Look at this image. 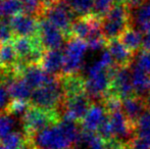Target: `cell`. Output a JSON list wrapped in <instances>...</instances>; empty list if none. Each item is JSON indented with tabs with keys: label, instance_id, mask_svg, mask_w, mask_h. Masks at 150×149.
I'll return each mask as SVG.
<instances>
[{
	"label": "cell",
	"instance_id": "cell-2",
	"mask_svg": "<svg viewBox=\"0 0 150 149\" xmlns=\"http://www.w3.org/2000/svg\"><path fill=\"white\" fill-rule=\"evenodd\" d=\"M65 94L61 84L60 76L39 88L34 89L30 98V104L47 110H55L62 115Z\"/></svg>",
	"mask_w": 150,
	"mask_h": 149
},
{
	"label": "cell",
	"instance_id": "cell-9",
	"mask_svg": "<svg viewBox=\"0 0 150 149\" xmlns=\"http://www.w3.org/2000/svg\"><path fill=\"white\" fill-rule=\"evenodd\" d=\"M110 93L117 95L122 99H126L136 95L133 87L131 66L125 68H117V72L111 80Z\"/></svg>",
	"mask_w": 150,
	"mask_h": 149
},
{
	"label": "cell",
	"instance_id": "cell-33",
	"mask_svg": "<svg viewBox=\"0 0 150 149\" xmlns=\"http://www.w3.org/2000/svg\"><path fill=\"white\" fill-rule=\"evenodd\" d=\"M129 149H150V145L143 138L139 136H134L131 140L127 142Z\"/></svg>",
	"mask_w": 150,
	"mask_h": 149
},
{
	"label": "cell",
	"instance_id": "cell-1",
	"mask_svg": "<svg viewBox=\"0 0 150 149\" xmlns=\"http://www.w3.org/2000/svg\"><path fill=\"white\" fill-rule=\"evenodd\" d=\"M81 134L78 121L61 117L58 123L30 136L28 141L34 149H71Z\"/></svg>",
	"mask_w": 150,
	"mask_h": 149
},
{
	"label": "cell",
	"instance_id": "cell-37",
	"mask_svg": "<svg viewBox=\"0 0 150 149\" xmlns=\"http://www.w3.org/2000/svg\"><path fill=\"white\" fill-rule=\"evenodd\" d=\"M113 1H115V4H124V5L128 6L135 0H113Z\"/></svg>",
	"mask_w": 150,
	"mask_h": 149
},
{
	"label": "cell",
	"instance_id": "cell-11",
	"mask_svg": "<svg viewBox=\"0 0 150 149\" xmlns=\"http://www.w3.org/2000/svg\"><path fill=\"white\" fill-rule=\"evenodd\" d=\"M25 12L10 18L12 30L16 37H36L39 32V20Z\"/></svg>",
	"mask_w": 150,
	"mask_h": 149
},
{
	"label": "cell",
	"instance_id": "cell-18",
	"mask_svg": "<svg viewBox=\"0 0 150 149\" xmlns=\"http://www.w3.org/2000/svg\"><path fill=\"white\" fill-rule=\"evenodd\" d=\"M18 56L13 44H0V68L5 72H16L18 66Z\"/></svg>",
	"mask_w": 150,
	"mask_h": 149
},
{
	"label": "cell",
	"instance_id": "cell-14",
	"mask_svg": "<svg viewBox=\"0 0 150 149\" xmlns=\"http://www.w3.org/2000/svg\"><path fill=\"white\" fill-rule=\"evenodd\" d=\"M107 117L108 113L102 102H93L87 114L82 121V128L84 131L96 132Z\"/></svg>",
	"mask_w": 150,
	"mask_h": 149
},
{
	"label": "cell",
	"instance_id": "cell-32",
	"mask_svg": "<svg viewBox=\"0 0 150 149\" xmlns=\"http://www.w3.org/2000/svg\"><path fill=\"white\" fill-rule=\"evenodd\" d=\"M136 57V61L143 70H145L147 73L150 74V52L145 51V50H141Z\"/></svg>",
	"mask_w": 150,
	"mask_h": 149
},
{
	"label": "cell",
	"instance_id": "cell-3",
	"mask_svg": "<svg viewBox=\"0 0 150 149\" xmlns=\"http://www.w3.org/2000/svg\"><path fill=\"white\" fill-rule=\"evenodd\" d=\"M131 25V11L124 4H115L109 13L101 20V30L107 41L120 38Z\"/></svg>",
	"mask_w": 150,
	"mask_h": 149
},
{
	"label": "cell",
	"instance_id": "cell-39",
	"mask_svg": "<svg viewBox=\"0 0 150 149\" xmlns=\"http://www.w3.org/2000/svg\"><path fill=\"white\" fill-rule=\"evenodd\" d=\"M146 104H147V108L150 110V94L146 97Z\"/></svg>",
	"mask_w": 150,
	"mask_h": 149
},
{
	"label": "cell",
	"instance_id": "cell-21",
	"mask_svg": "<svg viewBox=\"0 0 150 149\" xmlns=\"http://www.w3.org/2000/svg\"><path fill=\"white\" fill-rule=\"evenodd\" d=\"M130 11L131 25L140 30L145 24L150 22V0H144L138 7Z\"/></svg>",
	"mask_w": 150,
	"mask_h": 149
},
{
	"label": "cell",
	"instance_id": "cell-6",
	"mask_svg": "<svg viewBox=\"0 0 150 149\" xmlns=\"http://www.w3.org/2000/svg\"><path fill=\"white\" fill-rule=\"evenodd\" d=\"M74 16L75 13L69 8L67 2L64 0H58L51 7L47 8L42 16L47 18L51 24L57 27L60 31H62L63 34L67 36V38H71V25L75 20Z\"/></svg>",
	"mask_w": 150,
	"mask_h": 149
},
{
	"label": "cell",
	"instance_id": "cell-15",
	"mask_svg": "<svg viewBox=\"0 0 150 149\" xmlns=\"http://www.w3.org/2000/svg\"><path fill=\"white\" fill-rule=\"evenodd\" d=\"M147 109L148 108H147L145 97L134 95L122 99V112L129 119V121L135 126V128L138 119Z\"/></svg>",
	"mask_w": 150,
	"mask_h": 149
},
{
	"label": "cell",
	"instance_id": "cell-20",
	"mask_svg": "<svg viewBox=\"0 0 150 149\" xmlns=\"http://www.w3.org/2000/svg\"><path fill=\"white\" fill-rule=\"evenodd\" d=\"M143 35L139 29L135 27H129L124 33L120 36L119 39L124 43L128 49L137 53L140 51L141 47L143 45Z\"/></svg>",
	"mask_w": 150,
	"mask_h": 149
},
{
	"label": "cell",
	"instance_id": "cell-26",
	"mask_svg": "<svg viewBox=\"0 0 150 149\" xmlns=\"http://www.w3.org/2000/svg\"><path fill=\"white\" fill-rule=\"evenodd\" d=\"M23 5V12L40 18L43 16L44 7L42 0H20Z\"/></svg>",
	"mask_w": 150,
	"mask_h": 149
},
{
	"label": "cell",
	"instance_id": "cell-23",
	"mask_svg": "<svg viewBox=\"0 0 150 149\" xmlns=\"http://www.w3.org/2000/svg\"><path fill=\"white\" fill-rule=\"evenodd\" d=\"M64 1L78 18L92 14L95 0H64Z\"/></svg>",
	"mask_w": 150,
	"mask_h": 149
},
{
	"label": "cell",
	"instance_id": "cell-4",
	"mask_svg": "<svg viewBox=\"0 0 150 149\" xmlns=\"http://www.w3.org/2000/svg\"><path fill=\"white\" fill-rule=\"evenodd\" d=\"M22 119L25 133L29 138L36 132L58 123L61 115L55 110H47L31 105Z\"/></svg>",
	"mask_w": 150,
	"mask_h": 149
},
{
	"label": "cell",
	"instance_id": "cell-10",
	"mask_svg": "<svg viewBox=\"0 0 150 149\" xmlns=\"http://www.w3.org/2000/svg\"><path fill=\"white\" fill-rule=\"evenodd\" d=\"M108 117L112 127L115 138L120 141L128 142L134 136H136V128L129 121L122 109L109 113Z\"/></svg>",
	"mask_w": 150,
	"mask_h": 149
},
{
	"label": "cell",
	"instance_id": "cell-34",
	"mask_svg": "<svg viewBox=\"0 0 150 149\" xmlns=\"http://www.w3.org/2000/svg\"><path fill=\"white\" fill-rule=\"evenodd\" d=\"M105 149H129L127 142L120 141V140L113 138L109 141L105 142Z\"/></svg>",
	"mask_w": 150,
	"mask_h": 149
},
{
	"label": "cell",
	"instance_id": "cell-25",
	"mask_svg": "<svg viewBox=\"0 0 150 149\" xmlns=\"http://www.w3.org/2000/svg\"><path fill=\"white\" fill-rule=\"evenodd\" d=\"M2 144L7 149H21L26 142V136L18 131H14L1 140Z\"/></svg>",
	"mask_w": 150,
	"mask_h": 149
},
{
	"label": "cell",
	"instance_id": "cell-38",
	"mask_svg": "<svg viewBox=\"0 0 150 149\" xmlns=\"http://www.w3.org/2000/svg\"><path fill=\"white\" fill-rule=\"evenodd\" d=\"M21 149H34V148L32 147V145H31V144H30V142L28 141V142H27V143L25 144V145L23 146V147L21 148Z\"/></svg>",
	"mask_w": 150,
	"mask_h": 149
},
{
	"label": "cell",
	"instance_id": "cell-30",
	"mask_svg": "<svg viewBox=\"0 0 150 149\" xmlns=\"http://www.w3.org/2000/svg\"><path fill=\"white\" fill-rule=\"evenodd\" d=\"M12 98L8 91L7 86L4 83L0 84V112H8Z\"/></svg>",
	"mask_w": 150,
	"mask_h": 149
},
{
	"label": "cell",
	"instance_id": "cell-29",
	"mask_svg": "<svg viewBox=\"0 0 150 149\" xmlns=\"http://www.w3.org/2000/svg\"><path fill=\"white\" fill-rule=\"evenodd\" d=\"M31 106L30 103H28V101L25 100H13L12 99L11 103L8 108V112L13 114L16 117H24L25 113L27 112V110L29 109V107Z\"/></svg>",
	"mask_w": 150,
	"mask_h": 149
},
{
	"label": "cell",
	"instance_id": "cell-36",
	"mask_svg": "<svg viewBox=\"0 0 150 149\" xmlns=\"http://www.w3.org/2000/svg\"><path fill=\"white\" fill-rule=\"evenodd\" d=\"M137 136H139V137L143 138V139H144L145 141H146L147 143H148L149 145H150V129H148L147 131H145L144 133L140 134V135H137Z\"/></svg>",
	"mask_w": 150,
	"mask_h": 149
},
{
	"label": "cell",
	"instance_id": "cell-19",
	"mask_svg": "<svg viewBox=\"0 0 150 149\" xmlns=\"http://www.w3.org/2000/svg\"><path fill=\"white\" fill-rule=\"evenodd\" d=\"M61 84L64 90L65 98L78 95V94L86 93V80L82 78L79 74L60 76Z\"/></svg>",
	"mask_w": 150,
	"mask_h": 149
},
{
	"label": "cell",
	"instance_id": "cell-17",
	"mask_svg": "<svg viewBox=\"0 0 150 149\" xmlns=\"http://www.w3.org/2000/svg\"><path fill=\"white\" fill-rule=\"evenodd\" d=\"M63 51L61 49H50L44 52L41 66L52 76H61L63 72Z\"/></svg>",
	"mask_w": 150,
	"mask_h": 149
},
{
	"label": "cell",
	"instance_id": "cell-12",
	"mask_svg": "<svg viewBox=\"0 0 150 149\" xmlns=\"http://www.w3.org/2000/svg\"><path fill=\"white\" fill-rule=\"evenodd\" d=\"M18 75L22 76L33 89L41 87L57 77V76L50 75L42 66H39V64H30V66H24L20 70Z\"/></svg>",
	"mask_w": 150,
	"mask_h": 149
},
{
	"label": "cell",
	"instance_id": "cell-8",
	"mask_svg": "<svg viewBox=\"0 0 150 149\" xmlns=\"http://www.w3.org/2000/svg\"><path fill=\"white\" fill-rule=\"evenodd\" d=\"M65 35L57 27L49 22L47 18L41 16L39 18V32L38 37L45 49H61L64 43Z\"/></svg>",
	"mask_w": 150,
	"mask_h": 149
},
{
	"label": "cell",
	"instance_id": "cell-13",
	"mask_svg": "<svg viewBox=\"0 0 150 149\" xmlns=\"http://www.w3.org/2000/svg\"><path fill=\"white\" fill-rule=\"evenodd\" d=\"M106 48L110 52L115 64L120 68L130 66L134 62L135 56H136L135 53L128 49L119 38L107 42Z\"/></svg>",
	"mask_w": 150,
	"mask_h": 149
},
{
	"label": "cell",
	"instance_id": "cell-7",
	"mask_svg": "<svg viewBox=\"0 0 150 149\" xmlns=\"http://www.w3.org/2000/svg\"><path fill=\"white\" fill-rule=\"evenodd\" d=\"M92 100L87 95V93L78 94L71 97L65 98L62 108L61 117L73 119L75 121H82L88 110L92 105Z\"/></svg>",
	"mask_w": 150,
	"mask_h": 149
},
{
	"label": "cell",
	"instance_id": "cell-28",
	"mask_svg": "<svg viewBox=\"0 0 150 149\" xmlns=\"http://www.w3.org/2000/svg\"><path fill=\"white\" fill-rule=\"evenodd\" d=\"M16 35L12 30L10 20L8 18H1L0 20V44L7 43L12 40Z\"/></svg>",
	"mask_w": 150,
	"mask_h": 149
},
{
	"label": "cell",
	"instance_id": "cell-27",
	"mask_svg": "<svg viewBox=\"0 0 150 149\" xmlns=\"http://www.w3.org/2000/svg\"><path fill=\"white\" fill-rule=\"evenodd\" d=\"M113 0H95L92 14L99 20H103L113 7Z\"/></svg>",
	"mask_w": 150,
	"mask_h": 149
},
{
	"label": "cell",
	"instance_id": "cell-35",
	"mask_svg": "<svg viewBox=\"0 0 150 149\" xmlns=\"http://www.w3.org/2000/svg\"><path fill=\"white\" fill-rule=\"evenodd\" d=\"M143 50L150 52V33H146L144 38H143Z\"/></svg>",
	"mask_w": 150,
	"mask_h": 149
},
{
	"label": "cell",
	"instance_id": "cell-31",
	"mask_svg": "<svg viewBox=\"0 0 150 149\" xmlns=\"http://www.w3.org/2000/svg\"><path fill=\"white\" fill-rule=\"evenodd\" d=\"M97 134L104 140L105 142L109 141V140L113 139L115 138V135H113V130L112 127H111V124L109 121V117H107L106 119H104L102 124L100 125V127L97 130Z\"/></svg>",
	"mask_w": 150,
	"mask_h": 149
},
{
	"label": "cell",
	"instance_id": "cell-40",
	"mask_svg": "<svg viewBox=\"0 0 150 149\" xmlns=\"http://www.w3.org/2000/svg\"><path fill=\"white\" fill-rule=\"evenodd\" d=\"M0 149H7V148H6L5 146L2 144V142H0Z\"/></svg>",
	"mask_w": 150,
	"mask_h": 149
},
{
	"label": "cell",
	"instance_id": "cell-5",
	"mask_svg": "<svg viewBox=\"0 0 150 149\" xmlns=\"http://www.w3.org/2000/svg\"><path fill=\"white\" fill-rule=\"evenodd\" d=\"M88 48L85 40L71 37L67 40L63 49V75L79 74L84 64V59Z\"/></svg>",
	"mask_w": 150,
	"mask_h": 149
},
{
	"label": "cell",
	"instance_id": "cell-22",
	"mask_svg": "<svg viewBox=\"0 0 150 149\" xmlns=\"http://www.w3.org/2000/svg\"><path fill=\"white\" fill-rule=\"evenodd\" d=\"M18 117L8 112H0V141L16 131L18 126Z\"/></svg>",
	"mask_w": 150,
	"mask_h": 149
},
{
	"label": "cell",
	"instance_id": "cell-24",
	"mask_svg": "<svg viewBox=\"0 0 150 149\" xmlns=\"http://www.w3.org/2000/svg\"><path fill=\"white\" fill-rule=\"evenodd\" d=\"M23 11L20 0H0V20L16 16Z\"/></svg>",
	"mask_w": 150,
	"mask_h": 149
},
{
	"label": "cell",
	"instance_id": "cell-16",
	"mask_svg": "<svg viewBox=\"0 0 150 149\" xmlns=\"http://www.w3.org/2000/svg\"><path fill=\"white\" fill-rule=\"evenodd\" d=\"M131 73L135 94L146 98L150 94V74L143 70L137 62L131 64Z\"/></svg>",
	"mask_w": 150,
	"mask_h": 149
}]
</instances>
